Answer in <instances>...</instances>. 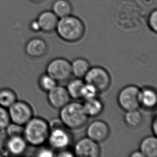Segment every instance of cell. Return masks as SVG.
<instances>
[{
  "label": "cell",
  "instance_id": "obj_21",
  "mask_svg": "<svg viewBox=\"0 0 157 157\" xmlns=\"http://www.w3.org/2000/svg\"><path fill=\"white\" fill-rule=\"evenodd\" d=\"M84 83V81L78 78L69 81L66 89L71 99L74 100L81 99V91Z\"/></svg>",
  "mask_w": 157,
  "mask_h": 157
},
{
  "label": "cell",
  "instance_id": "obj_26",
  "mask_svg": "<svg viewBox=\"0 0 157 157\" xmlns=\"http://www.w3.org/2000/svg\"><path fill=\"white\" fill-rule=\"evenodd\" d=\"M10 122L8 109L0 106V132L4 131Z\"/></svg>",
  "mask_w": 157,
  "mask_h": 157
},
{
  "label": "cell",
  "instance_id": "obj_17",
  "mask_svg": "<svg viewBox=\"0 0 157 157\" xmlns=\"http://www.w3.org/2000/svg\"><path fill=\"white\" fill-rule=\"evenodd\" d=\"M83 107L85 112L89 117H96L102 113L104 105L102 101L97 97L84 100Z\"/></svg>",
  "mask_w": 157,
  "mask_h": 157
},
{
  "label": "cell",
  "instance_id": "obj_28",
  "mask_svg": "<svg viewBox=\"0 0 157 157\" xmlns=\"http://www.w3.org/2000/svg\"><path fill=\"white\" fill-rule=\"evenodd\" d=\"M55 152L51 147H41L36 153V156L39 157H53L55 156Z\"/></svg>",
  "mask_w": 157,
  "mask_h": 157
},
{
  "label": "cell",
  "instance_id": "obj_1",
  "mask_svg": "<svg viewBox=\"0 0 157 157\" xmlns=\"http://www.w3.org/2000/svg\"><path fill=\"white\" fill-rule=\"evenodd\" d=\"M55 31L63 40L76 43L85 35V26L81 18L71 14L59 18Z\"/></svg>",
  "mask_w": 157,
  "mask_h": 157
},
{
  "label": "cell",
  "instance_id": "obj_16",
  "mask_svg": "<svg viewBox=\"0 0 157 157\" xmlns=\"http://www.w3.org/2000/svg\"><path fill=\"white\" fill-rule=\"evenodd\" d=\"M140 151L144 157H157V139L155 135L145 137L140 142Z\"/></svg>",
  "mask_w": 157,
  "mask_h": 157
},
{
  "label": "cell",
  "instance_id": "obj_23",
  "mask_svg": "<svg viewBox=\"0 0 157 157\" xmlns=\"http://www.w3.org/2000/svg\"><path fill=\"white\" fill-rule=\"evenodd\" d=\"M39 85L43 91L48 92L57 85V82L47 73L41 75L38 81Z\"/></svg>",
  "mask_w": 157,
  "mask_h": 157
},
{
  "label": "cell",
  "instance_id": "obj_25",
  "mask_svg": "<svg viewBox=\"0 0 157 157\" xmlns=\"http://www.w3.org/2000/svg\"><path fill=\"white\" fill-rule=\"evenodd\" d=\"M23 130L24 125L11 122L4 130V132H6L8 137H10L14 136H23Z\"/></svg>",
  "mask_w": 157,
  "mask_h": 157
},
{
  "label": "cell",
  "instance_id": "obj_27",
  "mask_svg": "<svg viewBox=\"0 0 157 157\" xmlns=\"http://www.w3.org/2000/svg\"><path fill=\"white\" fill-rule=\"evenodd\" d=\"M147 24L150 29L155 32H157V10L156 9L151 11L149 15Z\"/></svg>",
  "mask_w": 157,
  "mask_h": 157
},
{
  "label": "cell",
  "instance_id": "obj_33",
  "mask_svg": "<svg viewBox=\"0 0 157 157\" xmlns=\"http://www.w3.org/2000/svg\"><path fill=\"white\" fill-rule=\"evenodd\" d=\"M30 1L33 3L38 4V3H40L41 2H43L44 0H30Z\"/></svg>",
  "mask_w": 157,
  "mask_h": 157
},
{
  "label": "cell",
  "instance_id": "obj_9",
  "mask_svg": "<svg viewBox=\"0 0 157 157\" xmlns=\"http://www.w3.org/2000/svg\"><path fill=\"white\" fill-rule=\"evenodd\" d=\"M73 152L76 157H98L101 154V149L99 143L86 136L76 143Z\"/></svg>",
  "mask_w": 157,
  "mask_h": 157
},
{
  "label": "cell",
  "instance_id": "obj_8",
  "mask_svg": "<svg viewBox=\"0 0 157 157\" xmlns=\"http://www.w3.org/2000/svg\"><path fill=\"white\" fill-rule=\"evenodd\" d=\"M11 122L24 125L33 117L32 107L28 102L16 100L8 109Z\"/></svg>",
  "mask_w": 157,
  "mask_h": 157
},
{
  "label": "cell",
  "instance_id": "obj_14",
  "mask_svg": "<svg viewBox=\"0 0 157 157\" xmlns=\"http://www.w3.org/2000/svg\"><path fill=\"white\" fill-rule=\"evenodd\" d=\"M28 144L23 136L8 137L6 142V152L11 155L19 156L25 152Z\"/></svg>",
  "mask_w": 157,
  "mask_h": 157
},
{
  "label": "cell",
  "instance_id": "obj_4",
  "mask_svg": "<svg viewBox=\"0 0 157 157\" xmlns=\"http://www.w3.org/2000/svg\"><path fill=\"white\" fill-rule=\"evenodd\" d=\"M50 124V132L47 141L52 149L62 150L68 148L72 141V136L69 129L61 122L54 121Z\"/></svg>",
  "mask_w": 157,
  "mask_h": 157
},
{
  "label": "cell",
  "instance_id": "obj_24",
  "mask_svg": "<svg viewBox=\"0 0 157 157\" xmlns=\"http://www.w3.org/2000/svg\"><path fill=\"white\" fill-rule=\"evenodd\" d=\"M98 93L97 90L93 85L85 82L81 91V99L87 100L96 98L97 97Z\"/></svg>",
  "mask_w": 157,
  "mask_h": 157
},
{
  "label": "cell",
  "instance_id": "obj_7",
  "mask_svg": "<svg viewBox=\"0 0 157 157\" xmlns=\"http://www.w3.org/2000/svg\"><path fill=\"white\" fill-rule=\"evenodd\" d=\"M140 88L136 85H128L122 88L117 96L120 107L125 112L138 109L140 107Z\"/></svg>",
  "mask_w": 157,
  "mask_h": 157
},
{
  "label": "cell",
  "instance_id": "obj_13",
  "mask_svg": "<svg viewBox=\"0 0 157 157\" xmlns=\"http://www.w3.org/2000/svg\"><path fill=\"white\" fill-rule=\"evenodd\" d=\"M36 19L40 27L41 31L49 33L56 30L59 18L52 10H45L38 15Z\"/></svg>",
  "mask_w": 157,
  "mask_h": 157
},
{
  "label": "cell",
  "instance_id": "obj_32",
  "mask_svg": "<svg viewBox=\"0 0 157 157\" xmlns=\"http://www.w3.org/2000/svg\"><path fill=\"white\" fill-rule=\"evenodd\" d=\"M129 156L130 157H144L142 153H141V152L140 150L132 152L130 153Z\"/></svg>",
  "mask_w": 157,
  "mask_h": 157
},
{
  "label": "cell",
  "instance_id": "obj_10",
  "mask_svg": "<svg viewBox=\"0 0 157 157\" xmlns=\"http://www.w3.org/2000/svg\"><path fill=\"white\" fill-rule=\"evenodd\" d=\"M110 132V128L107 123L101 120L92 122L86 130L87 137L98 143L106 141L109 137Z\"/></svg>",
  "mask_w": 157,
  "mask_h": 157
},
{
  "label": "cell",
  "instance_id": "obj_20",
  "mask_svg": "<svg viewBox=\"0 0 157 157\" xmlns=\"http://www.w3.org/2000/svg\"><path fill=\"white\" fill-rule=\"evenodd\" d=\"M124 120L129 127L137 128L142 124L143 117L142 113L137 109L125 112Z\"/></svg>",
  "mask_w": 157,
  "mask_h": 157
},
{
  "label": "cell",
  "instance_id": "obj_30",
  "mask_svg": "<svg viewBox=\"0 0 157 157\" xmlns=\"http://www.w3.org/2000/svg\"><path fill=\"white\" fill-rule=\"evenodd\" d=\"M56 155L59 157H73L75 156L74 152L68 150L67 149L59 150Z\"/></svg>",
  "mask_w": 157,
  "mask_h": 157
},
{
  "label": "cell",
  "instance_id": "obj_2",
  "mask_svg": "<svg viewBox=\"0 0 157 157\" xmlns=\"http://www.w3.org/2000/svg\"><path fill=\"white\" fill-rule=\"evenodd\" d=\"M51 127L46 120L40 117H32L24 125L23 136L28 145L39 147L47 141Z\"/></svg>",
  "mask_w": 157,
  "mask_h": 157
},
{
  "label": "cell",
  "instance_id": "obj_6",
  "mask_svg": "<svg viewBox=\"0 0 157 157\" xmlns=\"http://www.w3.org/2000/svg\"><path fill=\"white\" fill-rule=\"evenodd\" d=\"M46 73L57 82L68 81L72 76L71 63L64 58H55L47 64Z\"/></svg>",
  "mask_w": 157,
  "mask_h": 157
},
{
  "label": "cell",
  "instance_id": "obj_3",
  "mask_svg": "<svg viewBox=\"0 0 157 157\" xmlns=\"http://www.w3.org/2000/svg\"><path fill=\"white\" fill-rule=\"evenodd\" d=\"M59 117L63 125L71 130L83 128L89 118L85 112L83 105L77 101H70L60 109Z\"/></svg>",
  "mask_w": 157,
  "mask_h": 157
},
{
  "label": "cell",
  "instance_id": "obj_19",
  "mask_svg": "<svg viewBox=\"0 0 157 157\" xmlns=\"http://www.w3.org/2000/svg\"><path fill=\"white\" fill-rule=\"evenodd\" d=\"M52 11L61 18L71 15L72 4L68 0H56L52 5Z\"/></svg>",
  "mask_w": 157,
  "mask_h": 157
},
{
  "label": "cell",
  "instance_id": "obj_5",
  "mask_svg": "<svg viewBox=\"0 0 157 157\" xmlns=\"http://www.w3.org/2000/svg\"><path fill=\"white\" fill-rule=\"evenodd\" d=\"M83 78L85 83L93 85L99 93L107 91L111 84V77L108 71L99 66L90 68Z\"/></svg>",
  "mask_w": 157,
  "mask_h": 157
},
{
  "label": "cell",
  "instance_id": "obj_22",
  "mask_svg": "<svg viewBox=\"0 0 157 157\" xmlns=\"http://www.w3.org/2000/svg\"><path fill=\"white\" fill-rule=\"evenodd\" d=\"M16 100L17 95L13 90L8 88L0 90V106L8 109Z\"/></svg>",
  "mask_w": 157,
  "mask_h": 157
},
{
  "label": "cell",
  "instance_id": "obj_31",
  "mask_svg": "<svg viewBox=\"0 0 157 157\" xmlns=\"http://www.w3.org/2000/svg\"><path fill=\"white\" fill-rule=\"evenodd\" d=\"M152 130L153 132V135L155 136H157V117L155 115V117L153 119L152 123Z\"/></svg>",
  "mask_w": 157,
  "mask_h": 157
},
{
  "label": "cell",
  "instance_id": "obj_15",
  "mask_svg": "<svg viewBox=\"0 0 157 157\" xmlns=\"http://www.w3.org/2000/svg\"><path fill=\"white\" fill-rule=\"evenodd\" d=\"M139 101L140 106L146 109L151 110L156 108L157 104L156 90L149 86L140 89Z\"/></svg>",
  "mask_w": 157,
  "mask_h": 157
},
{
  "label": "cell",
  "instance_id": "obj_12",
  "mask_svg": "<svg viewBox=\"0 0 157 157\" xmlns=\"http://www.w3.org/2000/svg\"><path fill=\"white\" fill-rule=\"evenodd\" d=\"M25 50L29 56L33 59H39L46 54L48 46L43 39L34 37L27 42Z\"/></svg>",
  "mask_w": 157,
  "mask_h": 157
},
{
  "label": "cell",
  "instance_id": "obj_18",
  "mask_svg": "<svg viewBox=\"0 0 157 157\" xmlns=\"http://www.w3.org/2000/svg\"><path fill=\"white\" fill-rule=\"evenodd\" d=\"M71 68L72 75L76 78L82 79L85 77L91 67L87 59L80 57L75 59L71 63Z\"/></svg>",
  "mask_w": 157,
  "mask_h": 157
},
{
  "label": "cell",
  "instance_id": "obj_29",
  "mask_svg": "<svg viewBox=\"0 0 157 157\" xmlns=\"http://www.w3.org/2000/svg\"><path fill=\"white\" fill-rule=\"evenodd\" d=\"M29 28L30 30L34 32H38L41 31L40 27L39 25L37 19H33L29 24Z\"/></svg>",
  "mask_w": 157,
  "mask_h": 157
},
{
  "label": "cell",
  "instance_id": "obj_11",
  "mask_svg": "<svg viewBox=\"0 0 157 157\" xmlns=\"http://www.w3.org/2000/svg\"><path fill=\"white\" fill-rule=\"evenodd\" d=\"M47 93L48 102L55 109L59 110L70 101L71 98L66 87L61 85H56Z\"/></svg>",
  "mask_w": 157,
  "mask_h": 157
}]
</instances>
